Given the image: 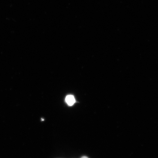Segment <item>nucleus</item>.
I'll use <instances>...</instances> for the list:
<instances>
[{
	"instance_id": "f257e3e1",
	"label": "nucleus",
	"mask_w": 158,
	"mask_h": 158,
	"mask_svg": "<svg viewBox=\"0 0 158 158\" xmlns=\"http://www.w3.org/2000/svg\"><path fill=\"white\" fill-rule=\"evenodd\" d=\"M65 101H66V103L69 106H73L75 102V100L74 98L72 95H68L65 98Z\"/></svg>"
},
{
	"instance_id": "f03ea898",
	"label": "nucleus",
	"mask_w": 158,
	"mask_h": 158,
	"mask_svg": "<svg viewBox=\"0 0 158 158\" xmlns=\"http://www.w3.org/2000/svg\"><path fill=\"white\" fill-rule=\"evenodd\" d=\"M81 158H88V157L85 156H84L82 157Z\"/></svg>"
}]
</instances>
